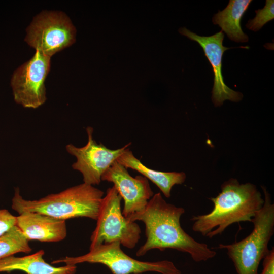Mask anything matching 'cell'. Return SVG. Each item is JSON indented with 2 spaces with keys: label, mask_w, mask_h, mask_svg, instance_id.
<instances>
[{
  "label": "cell",
  "mask_w": 274,
  "mask_h": 274,
  "mask_svg": "<svg viewBox=\"0 0 274 274\" xmlns=\"http://www.w3.org/2000/svg\"><path fill=\"white\" fill-rule=\"evenodd\" d=\"M101 179L113 183L124 200L122 212L126 218L142 211L154 195L146 178L140 175L131 176L127 168L117 161L105 172Z\"/></svg>",
  "instance_id": "cell-10"
},
{
  "label": "cell",
  "mask_w": 274,
  "mask_h": 274,
  "mask_svg": "<svg viewBox=\"0 0 274 274\" xmlns=\"http://www.w3.org/2000/svg\"><path fill=\"white\" fill-rule=\"evenodd\" d=\"M251 0H230L227 7L214 15L212 21L218 24L232 41L245 43L249 40L241 27V19Z\"/></svg>",
  "instance_id": "cell-15"
},
{
  "label": "cell",
  "mask_w": 274,
  "mask_h": 274,
  "mask_svg": "<svg viewBox=\"0 0 274 274\" xmlns=\"http://www.w3.org/2000/svg\"><path fill=\"white\" fill-rule=\"evenodd\" d=\"M210 199L214 204L213 210L209 213L193 216L191 219L193 231L210 238L221 235L232 224L251 222L264 201L255 185L240 184L234 178L224 182L221 192Z\"/></svg>",
  "instance_id": "cell-2"
},
{
  "label": "cell",
  "mask_w": 274,
  "mask_h": 274,
  "mask_svg": "<svg viewBox=\"0 0 274 274\" xmlns=\"http://www.w3.org/2000/svg\"><path fill=\"white\" fill-rule=\"evenodd\" d=\"M263 270L260 274H274V248L264 257Z\"/></svg>",
  "instance_id": "cell-19"
},
{
  "label": "cell",
  "mask_w": 274,
  "mask_h": 274,
  "mask_svg": "<svg viewBox=\"0 0 274 274\" xmlns=\"http://www.w3.org/2000/svg\"><path fill=\"white\" fill-rule=\"evenodd\" d=\"M16 224L17 216L12 215L8 210L0 209V236L16 226Z\"/></svg>",
  "instance_id": "cell-18"
},
{
  "label": "cell",
  "mask_w": 274,
  "mask_h": 274,
  "mask_svg": "<svg viewBox=\"0 0 274 274\" xmlns=\"http://www.w3.org/2000/svg\"><path fill=\"white\" fill-rule=\"evenodd\" d=\"M104 194L102 190L83 183L59 193L30 200L23 198L17 187L15 188L11 207L19 215L31 212L63 220L77 217L96 220Z\"/></svg>",
  "instance_id": "cell-3"
},
{
  "label": "cell",
  "mask_w": 274,
  "mask_h": 274,
  "mask_svg": "<svg viewBox=\"0 0 274 274\" xmlns=\"http://www.w3.org/2000/svg\"><path fill=\"white\" fill-rule=\"evenodd\" d=\"M121 200L114 186L107 190L102 199L96 227L91 235L89 249L113 242H119L129 249L135 247L141 230L135 222L129 220L122 214Z\"/></svg>",
  "instance_id": "cell-5"
},
{
  "label": "cell",
  "mask_w": 274,
  "mask_h": 274,
  "mask_svg": "<svg viewBox=\"0 0 274 274\" xmlns=\"http://www.w3.org/2000/svg\"><path fill=\"white\" fill-rule=\"evenodd\" d=\"M184 213V208L167 203L159 192L153 195L142 211L127 217L131 221H141L145 225L147 239L136 256H142L152 249H172L189 254L196 262L214 257L215 251L196 241L182 228L180 218Z\"/></svg>",
  "instance_id": "cell-1"
},
{
  "label": "cell",
  "mask_w": 274,
  "mask_h": 274,
  "mask_svg": "<svg viewBox=\"0 0 274 274\" xmlns=\"http://www.w3.org/2000/svg\"><path fill=\"white\" fill-rule=\"evenodd\" d=\"M88 142L83 147H77L68 144L67 152L76 158V161L72 167L80 172L83 176V183L90 185H98L101 181V176L117 160L131 143L123 147L112 150L101 143H97L93 139L92 127L86 128Z\"/></svg>",
  "instance_id": "cell-9"
},
{
  "label": "cell",
  "mask_w": 274,
  "mask_h": 274,
  "mask_svg": "<svg viewBox=\"0 0 274 274\" xmlns=\"http://www.w3.org/2000/svg\"><path fill=\"white\" fill-rule=\"evenodd\" d=\"M255 12V17L248 21L246 27L251 30L257 31L266 23L274 19V1L266 0L264 7Z\"/></svg>",
  "instance_id": "cell-17"
},
{
  "label": "cell",
  "mask_w": 274,
  "mask_h": 274,
  "mask_svg": "<svg viewBox=\"0 0 274 274\" xmlns=\"http://www.w3.org/2000/svg\"><path fill=\"white\" fill-rule=\"evenodd\" d=\"M261 187L264 201L252 220V232L240 241L220 244L216 248L226 250L237 274H258L259 264L270 250L268 244L274 233V204L266 188Z\"/></svg>",
  "instance_id": "cell-4"
},
{
  "label": "cell",
  "mask_w": 274,
  "mask_h": 274,
  "mask_svg": "<svg viewBox=\"0 0 274 274\" xmlns=\"http://www.w3.org/2000/svg\"><path fill=\"white\" fill-rule=\"evenodd\" d=\"M76 35L74 25L64 13L44 11L27 27L25 41L36 51L51 58L74 44Z\"/></svg>",
  "instance_id": "cell-7"
},
{
  "label": "cell",
  "mask_w": 274,
  "mask_h": 274,
  "mask_svg": "<svg viewBox=\"0 0 274 274\" xmlns=\"http://www.w3.org/2000/svg\"><path fill=\"white\" fill-rule=\"evenodd\" d=\"M84 262L104 264L113 274H141L148 271L161 274H181V271L168 260L146 262L131 258L123 251L119 242L101 244L89 249V252L84 255L66 256L55 260L51 263L76 265Z\"/></svg>",
  "instance_id": "cell-6"
},
{
  "label": "cell",
  "mask_w": 274,
  "mask_h": 274,
  "mask_svg": "<svg viewBox=\"0 0 274 274\" xmlns=\"http://www.w3.org/2000/svg\"><path fill=\"white\" fill-rule=\"evenodd\" d=\"M179 32L189 39L197 42L203 49L205 56L211 64L214 73V85L212 100L215 107L221 106L225 100L234 102L240 101L243 94L228 87L224 81L222 74V60L225 51L230 49L224 46V34L220 31L212 36H200L187 29L181 27Z\"/></svg>",
  "instance_id": "cell-11"
},
{
  "label": "cell",
  "mask_w": 274,
  "mask_h": 274,
  "mask_svg": "<svg viewBox=\"0 0 274 274\" xmlns=\"http://www.w3.org/2000/svg\"><path fill=\"white\" fill-rule=\"evenodd\" d=\"M50 57L36 51L31 58L14 71L10 85L17 104L37 109L45 103V81L50 69Z\"/></svg>",
  "instance_id": "cell-8"
},
{
  "label": "cell",
  "mask_w": 274,
  "mask_h": 274,
  "mask_svg": "<svg viewBox=\"0 0 274 274\" xmlns=\"http://www.w3.org/2000/svg\"><path fill=\"white\" fill-rule=\"evenodd\" d=\"M16 226L28 241L57 242L67 235L65 220L36 212L19 214L17 216Z\"/></svg>",
  "instance_id": "cell-12"
},
{
  "label": "cell",
  "mask_w": 274,
  "mask_h": 274,
  "mask_svg": "<svg viewBox=\"0 0 274 274\" xmlns=\"http://www.w3.org/2000/svg\"><path fill=\"white\" fill-rule=\"evenodd\" d=\"M44 251L23 257L10 256L0 260V272L21 270L27 274H75L76 265H65L55 267L46 262Z\"/></svg>",
  "instance_id": "cell-13"
},
{
  "label": "cell",
  "mask_w": 274,
  "mask_h": 274,
  "mask_svg": "<svg viewBox=\"0 0 274 274\" xmlns=\"http://www.w3.org/2000/svg\"><path fill=\"white\" fill-rule=\"evenodd\" d=\"M20 229L15 226L0 236V260L18 253H29L32 249Z\"/></svg>",
  "instance_id": "cell-16"
},
{
  "label": "cell",
  "mask_w": 274,
  "mask_h": 274,
  "mask_svg": "<svg viewBox=\"0 0 274 274\" xmlns=\"http://www.w3.org/2000/svg\"><path fill=\"white\" fill-rule=\"evenodd\" d=\"M126 168L138 172L148 180L154 183L167 198L170 197L172 187L176 184H182L186 179L184 172H165L155 170L143 164L127 148L116 160Z\"/></svg>",
  "instance_id": "cell-14"
}]
</instances>
